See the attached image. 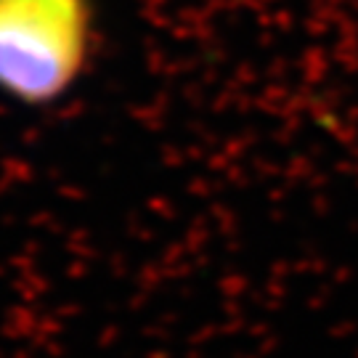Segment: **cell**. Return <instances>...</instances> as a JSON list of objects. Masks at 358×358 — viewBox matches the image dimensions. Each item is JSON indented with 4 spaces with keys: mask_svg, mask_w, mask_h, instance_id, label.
I'll return each mask as SVG.
<instances>
[{
    "mask_svg": "<svg viewBox=\"0 0 358 358\" xmlns=\"http://www.w3.org/2000/svg\"><path fill=\"white\" fill-rule=\"evenodd\" d=\"M93 48L88 0H0V93L22 106L62 101Z\"/></svg>",
    "mask_w": 358,
    "mask_h": 358,
    "instance_id": "cell-1",
    "label": "cell"
}]
</instances>
